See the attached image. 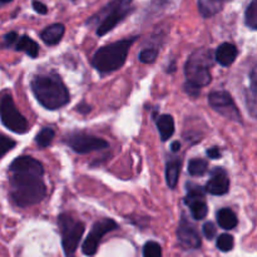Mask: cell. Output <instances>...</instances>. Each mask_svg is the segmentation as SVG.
Wrapping results in <instances>:
<instances>
[{
  "instance_id": "33",
  "label": "cell",
  "mask_w": 257,
  "mask_h": 257,
  "mask_svg": "<svg viewBox=\"0 0 257 257\" xmlns=\"http://www.w3.org/2000/svg\"><path fill=\"white\" fill-rule=\"evenodd\" d=\"M17 40H18L17 33L10 32V33H8V34L4 37V44L7 45V47H10V45H13L14 43H17Z\"/></svg>"
},
{
  "instance_id": "4",
  "label": "cell",
  "mask_w": 257,
  "mask_h": 257,
  "mask_svg": "<svg viewBox=\"0 0 257 257\" xmlns=\"http://www.w3.org/2000/svg\"><path fill=\"white\" fill-rule=\"evenodd\" d=\"M212 52L210 49H198L188 58L185 65L186 82L198 88L206 87L211 83V67H212Z\"/></svg>"
},
{
  "instance_id": "20",
  "label": "cell",
  "mask_w": 257,
  "mask_h": 257,
  "mask_svg": "<svg viewBox=\"0 0 257 257\" xmlns=\"http://www.w3.org/2000/svg\"><path fill=\"white\" fill-rule=\"evenodd\" d=\"M15 49L27 53L32 58H37L39 55V45L34 40L30 39L28 35H23L22 38H19V40L15 44Z\"/></svg>"
},
{
  "instance_id": "29",
  "label": "cell",
  "mask_w": 257,
  "mask_h": 257,
  "mask_svg": "<svg viewBox=\"0 0 257 257\" xmlns=\"http://www.w3.org/2000/svg\"><path fill=\"white\" fill-rule=\"evenodd\" d=\"M15 145H17V142L14 140L0 135V158L4 157L8 152H10L15 147Z\"/></svg>"
},
{
  "instance_id": "2",
  "label": "cell",
  "mask_w": 257,
  "mask_h": 257,
  "mask_svg": "<svg viewBox=\"0 0 257 257\" xmlns=\"http://www.w3.org/2000/svg\"><path fill=\"white\" fill-rule=\"evenodd\" d=\"M32 89L38 102L47 109H59L69 103V92L57 74L35 75Z\"/></svg>"
},
{
  "instance_id": "21",
  "label": "cell",
  "mask_w": 257,
  "mask_h": 257,
  "mask_svg": "<svg viewBox=\"0 0 257 257\" xmlns=\"http://www.w3.org/2000/svg\"><path fill=\"white\" fill-rule=\"evenodd\" d=\"M188 206H190L191 213H192V217L195 218V220H197V221L203 220V218L207 216L208 207H207V205H206V202L203 198L192 201V202L188 203Z\"/></svg>"
},
{
  "instance_id": "38",
  "label": "cell",
  "mask_w": 257,
  "mask_h": 257,
  "mask_svg": "<svg viewBox=\"0 0 257 257\" xmlns=\"http://www.w3.org/2000/svg\"><path fill=\"white\" fill-rule=\"evenodd\" d=\"M124 0H113V4H120V3H123Z\"/></svg>"
},
{
  "instance_id": "37",
  "label": "cell",
  "mask_w": 257,
  "mask_h": 257,
  "mask_svg": "<svg viewBox=\"0 0 257 257\" xmlns=\"http://www.w3.org/2000/svg\"><path fill=\"white\" fill-rule=\"evenodd\" d=\"M171 148H172V152H178L181 148V143L180 142H173L172 146H171Z\"/></svg>"
},
{
  "instance_id": "3",
  "label": "cell",
  "mask_w": 257,
  "mask_h": 257,
  "mask_svg": "<svg viewBox=\"0 0 257 257\" xmlns=\"http://www.w3.org/2000/svg\"><path fill=\"white\" fill-rule=\"evenodd\" d=\"M137 39V37H132L99 48L92 60L95 69L104 74L122 68L127 60L131 47Z\"/></svg>"
},
{
  "instance_id": "17",
  "label": "cell",
  "mask_w": 257,
  "mask_h": 257,
  "mask_svg": "<svg viewBox=\"0 0 257 257\" xmlns=\"http://www.w3.org/2000/svg\"><path fill=\"white\" fill-rule=\"evenodd\" d=\"M157 128L160 131L161 140L165 141L170 140L172 135L175 133V120H173L172 115L163 114L157 119Z\"/></svg>"
},
{
  "instance_id": "23",
  "label": "cell",
  "mask_w": 257,
  "mask_h": 257,
  "mask_svg": "<svg viewBox=\"0 0 257 257\" xmlns=\"http://www.w3.org/2000/svg\"><path fill=\"white\" fill-rule=\"evenodd\" d=\"M207 161L201 160V158H193L188 163V172L191 176H203L207 172Z\"/></svg>"
},
{
  "instance_id": "5",
  "label": "cell",
  "mask_w": 257,
  "mask_h": 257,
  "mask_svg": "<svg viewBox=\"0 0 257 257\" xmlns=\"http://www.w3.org/2000/svg\"><path fill=\"white\" fill-rule=\"evenodd\" d=\"M0 119L8 130L14 133L23 135L29 130L27 119L19 112L14 100H13V97L8 92L0 94Z\"/></svg>"
},
{
  "instance_id": "24",
  "label": "cell",
  "mask_w": 257,
  "mask_h": 257,
  "mask_svg": "<svg viewBox=\"0 0 257 257\" xmlns=\"http://www.w3.org/2000/svg\"><path fill=\"white\" fill-rule=\"evenodd\" d=\"M245 22L250 29H257V0H252L246 9Z\"/></svg>"
},
{
  "instance_id": "6",
  "label": "cell",
  "mask_w": 257,
  "mask_h": 257,
  "mask_svg": "<svg viewBox=\"0 0 257 257\" xmlns=\"http://www.w3.org/2000/svg\"><path fill=\"white\" fill-rule=\"evenodd\" d=\"M58 222L62 232L63 250L65 255L72 256L84 233V223L73 220L69 215H60Z\"/></svg>"
},
{
  "instance_id": "9",
  "label": "cell",
  "mask_w": 257,
  "mask_h": 257,
  "mask_svg": "<svg viewBox=\"0 0 257 257\" xmlns=\"http://www.w3.org/2000/svg\"><path fill=\"white\" fill-rule=\"evenodd\" d=\"M65 142L68 143V146L74 152L79 153V155H85V153L104 150V148L108 147L107 141L94 137V136L85 135V133H73V135H69L67 140H65Z\"/></svg>"
},
{
  "instance_id": "19",
  "label": "cell",
  "mask_w": 257,
  "mask_h": 257,
  "mask_svg": "<svg viewBox=\"0 0 257 257\" xmlns=\"http://www.w3.org/2000/svg\"><path fill=\"white\" fill-rule=\"evenodd\" d=\"M217 222L223 230H232L237 226V217L230 208H221L217 212Z\"/></svg>"
},
{
  "instance_id": "32",
  "label": "cell",
  "mask_w": 257,
  "mask_h": 257,
  "mask_svg": "<svg viewBox=\"0 0 257 257\" xmlns=\"http://www.w3.org/2000/svg\"><path fill=\"white\" fill-rule=\"evenodd\" d=\"M185 90L190 95H192V97H198L201 93V88L196 87V85L191 84V83H185Z\"/></svg>"
},
{
  "instance_id": "36",
  "label": "cell",
  "mask_w": 257,
  "mask_h": 257,
  "mask_svg": "<svg viewBox=\"0 0 257 257\" xmlns=\"http://www.w3.org/2000/svg\"><path fill=\"white\" fill-rule=\"evenodd\" d=\"M77 110H78V112L83 113V114H85V113H88V112H89V110H90V107H89V105L80 104V105H78Z\"/></svg>"
},
{
  "instance_id": "12",
  "label": "cell",
  "mask_w": 257,
  "mask_h": 257,
  "mask_svg": "<svg viewBox=\"0 0 257 257\" xmlns=\"http://www.w3.org/2000/svg\"><path fill=\"white\" fill-rule=\"evenodd\" d=\"M230 190V180H228V176L226 173V171L223 168H215L212 171V175H211L210 181L206 185L205 191H207L211 195L216 196H222L226 195Z\"/></svg>"
},
{
  "instance_id": "25",
  "label": "cell",
  "mask_w": 257,
  "mask_h": 257,
  "mask_svg": "<svg viewBox=\"0 0 257 257\" xmlns=\"http://www.w3.org/2000/svg\"><path fill=\"white\" fill-rule=\"evenodd\" d=\"M54 135L55 133L52 128L45 127V128H43L39 133H38L37 137H35V142L38 143V146H39V147L45 148V147H48L50 143H52L53 138H54Z\"/></svg>"
},
{
  "instance_id": "28",
  "label": "cell",
  "mask_w": 257,
  "mask_h": 257,
  "mask_svg": "<svg viewBox=\"0 0 257 257\" xmlns=\"http://www.w3.org/2000/svg\"><path fill=\"white\" fill-rule=\"evenodd\" d=\"M143 257H162V248L155 241H150L143 247Z\"/></svg>"
},
{
  "instance_id": "15",
  "label": "cell",
  "mask_w": 257,
  "mask_h": 257,
  "mask_svg": "<svg viewBox=\"0 0 257 257\" xmlns=\"http://www.w3.org/2000/svg\"><path fill=\"white\" fill-rule=\"evenodd\" d=\"M65 28L63 24H53L43 30L40 38L47 45H55L62 40Z\"/></svg>"
},
{
  "instance_id": "14",
  "label": "cell",
  "mask_w": 257,
  "mask_h": 257,
  "mask_svg": "<svg viewBox=\"0 0 257 257\" xmlns=\"http://www.w3.org/2000/svg\"><path fill=\"white\" fill-rule=\"evenodd\" d=\"M236 58H237V48L231 43L221 44L215 53V59L222 67H230Z\"/></svg>"
},
{
  "instance_id": "34",
  "label": "cell",
  "mask_w": 257,
  "mask_h": 257,
  "mask_svg": "<svg viewBox=\"0 0 257 257\" xmlns=\"http://www.w3.org/2000/svg\"><path fill=\"white\" fill-rule=\"evenodd\" d=\"M33 8H34L35 12L39 13V14H42V15L47 14V13H48L47 5H44L43 3L38 2V0H34V2H33Z\"/></svg>"
},
{
  "instance_id": "22",
  "label": "cell",
  "mask_w": 257,
  "mask_h": 257,
  "mask_svg": "<svg viewBox=\"0 0 257 257\" xmlns=\"http://www.w3.org/2000/svg\"><path fill=\"white\" fill-rule=\"evenodd\" d=\"M257 77H256V68H253L252 72H251V83H250V90L251 95L247 97L246 100V104H247L248 109L252 117H256V95H257Z\"/></svg>"
},
{
  "instance_id": "16",
  "label": "cell",
  "mask_w": 257,
  "mask_h": 257,
  "mask_svg": "<svg viewBox=\"0 0 257 257\" xmlns=\"http://www.w3.org/2000/svg\"><path fill=\"white\" fill-rule=\"evenodd\" d=\"M226 0H198V9L203 18H211L220 13Z\"/></svg>"
},
{
  "instance_id": "1",
  "label": "cell",
  "mask_w": 257,
  "mask_h": 257,
  "mask_svg": "<svg viewBox=\"0 0 257 257\" xmlns=\"http://www.w3.org/2000/svg\"><path fill=\"white\" fill-rule=\"evenodd\" d=\"M10 195L19 207H29L44 200L47 187L42 176L28 172H10Z\"/></svg>"
},
{
  "instance_id": "13",
  "label": "cell",
  "mask_w": 257,
  "mask_h": 257,
  "mask_svg": "<svg viewBox=\"0 0 257 257\" xmlns=\"http://www.w3.org/2000/svg\"><path fill=\"white\" fill-rule=\"evenodd\" d=\"M10 172H28L34 173V175L43 176L44 175V168L42 163L30 156H20L17 160L13 161L9 167Z\"/></svg>"
},
{
  "instance_id": "27",
  "label": "cell",
  "mask_w": 257,
  "mask_h": 257,
  "mask_svg": "<svg viewBox=\"0 0 257 257\" xmlns=\"http://www.w3.org/2000/svg\"><path fill=\"white\" fill-rule=\"evenodd\" d=\"M217 247L218 250H221L222 252H228L233 248V245H235V241H233V237L228 233H222V235L218 236L217 238Z\"/></svg>"
},
{
  "instance_id": "31",
  "label": "cell",
  "mask_w": 257,
  "mask_h": 257,
  "mask_svg": "<svg viewBox=\"0 0 257 257\" xmlns=\"http://www.w3.org/2000/svg\"><path fill=\"white\" fill-rule=\"evenodd\" d=\"M203 235H205V237L207 238V240H212V238H215L216 236V226L213 222H206L205 225H203Z\"/></svg>"
},
{
  "instance_id": "30",
  "label": "cell",
  "mask_w": 257,
  "mask_h": 257,
  "mask_svg": "<svg viewBox=\"0 0 257 257\" xmlns=\"http://www.w3.org/2000/svg\"><path fill=\"white\" fill-rule=\"evenodd\" d=\"M158 52L156 49H145L141 52L140 54V60L142 63H153L157 58Z\"/></svg>"
},
{
  "instance_id": "39",
  "label": "cell",
  "mask_w": 257,
  "mask_h": 257,
  "mask_svg": "<svg viewBox=\"0 0 257 257\" xmlns=\"http://www.w3.org/2000/svg\"><path fill=\"white\" fill-rule=\"evenodd\" d=\"M12 2V0H0V3H9Z\"/></svg>"
},
{
  "instance_id": "11",
  "label": "cell",
  "mask_w": 257,
  "mask_h": 257,
  "mask_svg": "<svg viewBox=\"0 0 257 257\" xmlns=\"http://www.w3.org/2000/svg\"><path fill=\"white\" fill-rule=\"evenodd\" d=\"M177 238L178 242L183 248L196 250V248L201 247V237L198 235L197 230L185 216H182L180 225H178Z\"/></svg>"
},
{
  "instance_id": "18",
  "label": "cell",
  "mask_w": 257,
  "mask_h": 257,
  "mask_svg": "<svg viewBox=\"0 0 257 257\" xmlns=\"http://www.w3.org/2000/svg\"><path fill=\"white\" fill-rule=\"evenodd\" d=\"M181 167H182V162L181 160H172L167 163L166 166V181L170 188H176L178 183V178H180Z\"/></svg>"
},
{
  "instance_id": "10",
  "label": "cell",
  "mask_w": 257,
  "mask_h": 257,
  "mask_svg": "<svg viewBox=\"0 0 257 257\" xmlns=\"http://www.w3.org/2000/svg\"><path fill=\"white\" fill-rule=\"evenodd\" d=\"M130 14L128 3H122L118 5H108V14L99 24L97 29L98 35H104L113 29L118 23L122 22Z\"/></svg>"
},
{
  "instance_id": "26",
  "label": "cell",
  "mask_w": 257,
  "mask_h": 257,
  "mask_svg": "<svg viewBox=\"0 0 257 257\" xmlns=\"http://www.w3.org/2000/svg\"><path fill=\"white\" fill-rule=\"evenodd\" d=\"M187 196H186V205H188L190 202L195 200H200V198L205 197V190L202 187H200L198 185H193V183H187Z\"/></svg>"
},
{
  "instance_id": "8",
  "label": "cell",
  "mask_w": 257,
  "mask_h": 257,
  "mask_svg": "<svg viewBox=\"0 0 257 257\" xmlns=\"http://www.w3.org/2000/svg\"><path fill=\"white\" fill-rule=\"evenodd\" d=\"M208 103H210V105L216 112L220 113L221 115H223L227 119L238 123L242 122L240 110L236 107L232 97L227 92H225V90H217V92L210 93V95H208Z\"/></svg>"
},
{
  "instance_id": "7",
  "label": "cell",
  "mask_w": 257,
  "mask_h": 257,
  "mask_svg": "<svg viewBox=\"0 0 257 257\" xmlns=\"http://www.w3.org/2000/svg\"><path fill=\"white\" fill-rule=\"evenodd\" d=\"M118 228V225L115 221H113L112 218H103V220L97 221V222L93 225L92 230H90L89 235L87 236L85 241L83 242L82 251L84 255L87 256H93L97 252L98 247H99L100 240H102L103 236L105 233L110 232V231H114Z\"/></svg>"
},
{
  "instance_id": "35",
  "label": "cell",
  "mask_w": 257,
  "mask_h": 257,
  "mask_svg": "<svg viewBox=\"0 0 257 257\" xmlns=\"http://www.w3.org/2000/svg\"><path fill=\"white\" fill-rule=\"evenodd\" d=\"M207 156L211 160H218L221 158V151L218 147H212L207 151Z\"/></svg>"
}]
</instances>
